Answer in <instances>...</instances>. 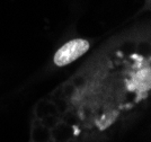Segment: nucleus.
Wrapping results in <instances>:
<instances>
[{"label": "nucleus", "mask_w": 151, "mask_h": 142, "mask_svg": "<svg viewBox=\"0 0 151 142\" xmlns=\"http://www.w3.org/2000/svg\"><path fill=\"white\" fill-rule=\"evenodd\" d=\"M90 45L89 42L82 38H76L68 43H65L58 50V52L54 56V64L58 67H63L70 64L71 62L76 61L78 58L83 56L89 50Z\"/></svg>", "instance_id": "nucleus-1"}]
</instances>
